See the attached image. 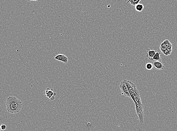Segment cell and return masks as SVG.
Listing matches in <instances>:
<instances>
[{
    "mask_svg": "<svg viewBox=\"0 0 177 131\" xmlns=\"http://www.w3.org/2000/svg\"><path fill=\"white\" fill-rule=\"evenodd\" d=\"M22 106V102L16 97L9 96L6 100V109L10 113L12 114L18 113L21 110Z\"/></svg>",
    "mask_w": 177,
    "mask_h": 131,
    "instance_id": "6da1fadb",
    "label": "cell"
},
{
    "mask_svg": "<svg viewBox=\"0 0 177 131\" xmlns=\"http://www.w3.org/2000/svg\"><path fill=\"white\" fill-rule=\"evenodd\" d=\"M136 114L139 118L140 122L141 124L144 123V106L142 102H140L135 104Z\"/></svg>",
    "mask_w": 177,
    "mask_h": 131,
    "instance_id": "7a4b0ae2",
    "label": "cell"
},
{
    "mask_svg": "<svg viewBox=\"0 0 177 131\" xmlns=\"http://www.w3.org/2000/svg\"><path fill=\"white\" fill-rule=\"evenodd\" d=\"M123 82L126 84L130 94L131 98L133 100L135 94L134 88L135 87H136V85L129 80H123Z\"/></svg>",
    "mask_w": 177,
    "mask_h": 131,
    "instance_id": "3957f363",
    "label": "cell"
},
{
    "mask_svg": "<svg viewBox=\"0 0 177 131\" xmlns=\"http://www.w3.org/2000/svg\"><path fill=\"white\" fill-rule=\"evenodd\" d=\"M44 94L47 97L50 99L51 100H54L55 99V96L57 94L54 92L53 89L47 88L44 91Z\"/></svg>",
    "mask_w": 177,
    "mask_h": 131,
    "instance_id": "277c9868",
    "label": "cell"
},
{
    "mask_svg": "<svg viewBox=\"0 0 177 131\" xmlns=\"http://www.w3.org/2000/svg\"><path fill=\"white\" fill-rule=\"evenodd\" d=\"M120 88L121 90L122 91L123 95H124L125 96L131 98L127 87L126 86V84L123 81L121 82L120 84Z\"/></svg>",
    "mask_w": 177,
    "mask_h": 131,
    "instance_id": "5b68a950",
    "label": "cell"
},
{
    "mask_svg": "<svg viewBox=\"0 0 177 131\" xmlns=\"http://www.w3.org/2000/svg\"><path fill=\"white\" fill-rule=\"evenodd\" d=\"M153 68L157 70H163L165 68V67L161 61H153Z\"/></svg>",
    "mask_w": 177,
    "mask_h": 131,
    "instance_id": "8992f818",
    "label": "cell"
},
{
    "mask_svg": "<svg viewBox=\"0 0 177 131\" xmlns=\"http://www.w3.org/2000/svg\"><path fill=\"white\" fill-rule=\"evenodd\" d=\"M134 91L135 94L134 98L133 100L135 104L138 103V102L142 101V100L139 90H138V88H136V87H135Z\"/></svg>",
    "mask_w": 177,
    "mask_h": 131,
    "instance_id": "52a82bcc",
    "label": "cell"
},
{
    "mask_svg": "<svg viewBox=\"0 0 177 131\" xmlns=\"http://www.w3.org/2000/svg\"><path fill=\"white\" fill-rule=\"evenodd\" d=\"M157 51L151 50L150 49H148L147 51H146V57H147L148 59L152 61L153 57H154V55H155Z\"/></svg>",
    "mask_w": 177,
    "mask_h": 131,
    "instance_id": "ba28073f",
    "label": "cell"
},
{
    "mask_svg": "<svg viewBox=\"0 0 177 131\" xmlns=\"http://www.w3.org/2000/svg\"><path fill=\"white\" fill-rule=\"evenodd\" d=\"M161 50L166 56H167L171 54L172 51V46L171 45V46L168 47L166 49H161Z\"/></svg>",
    "mask_w": 177,
    "mask_h": 131,
    "instance_id": "9c48e42d",
    "label": "cell"
},
{
    "mask_svg": "<svg viewBox=\"0 0 177 131\" xmlns=\"http://www.w3.org/2000/svg\"><path fill=\"white\" fill-rule=\"evenodd\" d=\"M172 44L168 40H165L163 41L160 46V49H166L168 47L171 46Z\"/></svg>",
    "mask_w": 177,
    "mask_h": 131,
    "instance_id": "30bf717a",
    "label": "cell"
},
{
    "mask_svg": "<svg viewBox=\"0 0 177 131\" xmlns=\"http://www.w3.org/2000/svg\"><path fill=\"white\" fill-rule=\"evenodd\" d=\"M161 53L157 51V52L154 55V57L153 58L152 61H161Z\"/></svg>",
    "mask_w": 177,
    "mask_h": 131,
    "instance_id": "8fae6325",
    "label": "cell"
},
{
    "mask_svg": "<svg viewBox=\"0 0 177 131\" xmlns=\"http://www.w3.org/2000/svg\"><path fill=\"white\" fill-rule=\"evenodd\" d=\"M135 8L136 11L141 12L144 10V6L142 4L139 3L135 6Z\"/></svg>",
    "mask_w": 177,
    "mask_h": 131,
    "instance_id": "7c38bea8",
    "label": "cell"
},
{
    "mask_svg": "<svg viewBox=\"0 0 177 131\" xmlns=\"http://www.w3.org/2000/svg\"><path fill=\"white\" fill-rule=\"evenodd\" d=\"M141 1V0H129V1L127 2V3H130L131 5H133V6H136L138 4H139L140 2Z\"/></svg>",
    "mask_w": 177,
    "mask_h": 131,
    "instance_id": "4fadbf2b",
    "label": "cell"
},
{
    "mask_svg": "<svg viewBox=\"0 0 177 131\" xmlns=\"http://www.w3.org/2000/svg\"><path fill=\"white\" fill-rule=\"evenodd\" d=\"M153 68V63H148L146 64V69L150 70L152 69Z\"/></svg>",
    "mask_w": 177,
    "mask_h": 131,
    "instance_id": "5bb4252c",
    "label": "cell"
},
{
    "mask_svg": "<svg viewBox=\"0 0 177 131\" xmlns=\"http://www.w3.org/2000/svg\"><path fill=\"white\" fill-rule=\"evenodd\" d=\"M63 55L59 54L55 57L56 59L59 60V61H62V58H63Z\"/></svg>",
    "mask_w": 177,
    "mask_h": 131,
    "instance_id": "9a60e30c",
    "label": "cell"
},
{
    "mask_svg": "<svg viewBox=\"0 0 177 131\" xmlns=\"http://www.w3.org/2000/svg\"><path fill=\"white\" fill-rule=\"evenodd\" d=\"M68 58L67 57L63 55V58H62V62L63 63H67L68 62Z\"/></svg>",
    "mask_w": 177,
    "mask_h": 131,
    "instance_id": "2e32d148",
    "label": "cell"
},
{
    "mask_svg": "<svg viewBox=\"0 0 177 131\" xmlns=\"http://www.w3.org/2000/svg\"><path fill=\"white\" fill-rule=\"evenodd\" d=\"M6 126L4 124H2L1 125V131L6 130Z\"/></svg>",
    "mask_w": 177,
    "mask_h": 131,
    "instance_id": "e0dca14e",
    "label": "cell"
}]
</instances>
